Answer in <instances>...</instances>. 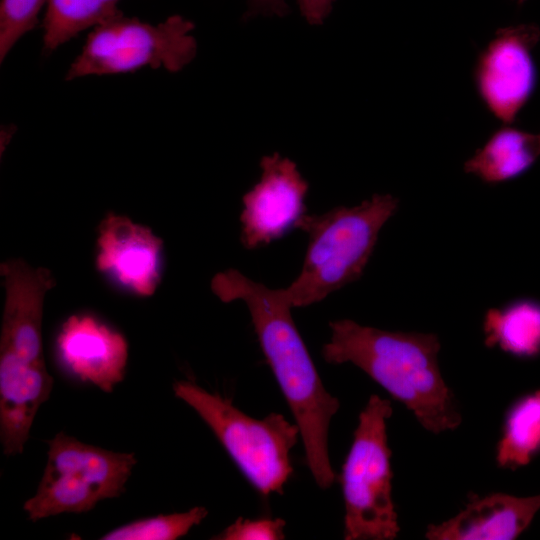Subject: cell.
<instances>
[{
	"label": "cell",
	"instance_id": "1",
	"mask_svg": "<svg viewBox=\"0 0 540 540\" xmlns=\"http://www.w3.org/2000/svg\"><path fill=\"white\" fill-rule=\"evenodd\" d=\"M213 293L225 303L243 301L261 350L300 430L306 462L321 489L336 479L328 453V432L339 400L324 388L291 316V307L271 289L235 269L217 273Z\"/></svg>",
	"mask_w": 540,
	"mask_h": 540
},
{
	"label": "cell",
	"instance_id": "2",
	"mask_svg": "<svg viewBox=\"0 0 540 540\" xmlns=\"http://www.w3.org/2000/svg\"><path fill=\"white\" fill-rule=\"evenodd\" d=\"M322 356L350 362L411 410L427 431L439 434L461 424L454 395L438 364L440 341L432 333L386 331L353 320L331 321Z\"/></svg>",
	"mask_w": 540,
	"mask_h": 540
},
{
	"label": "cell",
	"instance_id": "3",
	"mask_svg": "<svg viewBox=\"0 0 540 540\" xmlns=\"http://www.w3.org/2000/svg\"><path fill=\"white\" fill-rule=\"evenodd\" d=\"M398 204L391 194H374L353 207L305 214L297 224L308 235L304 263L288 287L276 289L278 296L291 308L304 307L360 279Z\"/></svg>",
	"mask_w": 540,
	"mask_h": 540
},
{
	"label": "cell",
	"instance_id": "4",
	"mask_svg": "<svg viewBox=\"0 0 540 540\" xmlns=\"http://www.w3.org/2000/svg\"><path fill=\"white\" fill-rule=\"evenodd\" d=\"M173 392L210 427L260 494L267 497L284 493V485L293 473L289 453L300 435L296 423L279 413L252 418L234 406L232 400L188 380L175 382Z\"/></svg>",
	"mask_w": 540,
	"mask_h": 540
},
{
	"label": "cell",
	"instance_id": "5",
	"mask_svg": "<svg viewBox=\"0 0 540 540\" xmlns=\"http://www.w3.org/2000/svg\"><path fill=\"white\" fill-rule=\"evenodd\" d=\"M392 412L388 399L372 394L359 414L340 475L346 540H391L400 530L387 441L386 423Z\"/></svg>",
	"mask_w": 540,
	"mask_h": 540
},
{
	"label": "cell",
	"instance_id": "6",
	"mask_svg": "<svg viewBox=\"0 0 540 540\" xmlns=\"http://www.w3.org/2000/svg\"><path fill=\"white\" fill-rule=\"evenodd\" d=\"M34 496L23 506L29 520L62 513H85L100 501L117 498L137 463L133 453L114 452L57 433Z\"/></svg>",
	"mask_w": 540,
	"mask_h": 540
},
{
	"label": "cell",
	"instance_id": "7",
	"mask_svg": "<svg viewBox=\"0 0 540 540\" xmlns=\"http://www.w3.org/2000/svg\"><path fill=\"white\" fill-rule=\"evenodd\" d=\"M193 30L194 24L181 15L153 25L122 14L92 29L66 79L127 73L147 66L178 72L196 56Z\"/></svg>",
	"mask_w": 540,
	"mask_h": 540
},
{
	"label": "cell",
	"instance_id": "8",
	"mask_svg": "<svg viewBox=\"0 0 540 540\" xmlns=\"http://www.w3.org/2000/svg\"><path fill=\"white\" fill-rule=\"evenodd\" d=\"M540 41L535 23L499 28L478 53L473 81L486 109L513 124L532 97L538 80L533 50Z\"/></svg>",
	"mask_w": 540,
	"mask_h": 540
},
{
	"label": "cell",
	"instance_id": "9",
	"mask_svg": "<svg viewBox=\"0 0 540 540\" xmlns=\"http://www.w3.org/2000/svg\"><path fill=\"white\" fill-rule=\"evenodd\" d=\"M260 180L242 198L241 242L246 249L283 237L305 213L308 183L296 164L279 153L262 157Z\"/></svg>",
	"mask_w": 540,
	"mask_h": 540
},
{
	"label": "cell",
	"instance_id": "10",
	"mask_svg": "<svg viewBox=\"0 0 540 540\" xmlns=\"http://www.w3.org/2000/svg\"><path fill=\"white\" fill-rule=\"evenodd\" d=\"M163 242L151 229L108 213L100 222L96 267L129 292L153 295L161 281Z\"/></svg>",
	"mask_w": 540,
	"mask_h": 540
},
{
	"label": "cell",
	"instance_id": "11",
	"mask_svg": "<svg viewBox=\"0 0 540 540\" xmlns=\"http://www.w3.org/2000/svg\"><path fill=\"white\" fill-rule=\"evenodd\" d=\"M58 358L74 377L110 393L125 376L124 336L90 314L70 316L56 340Z\"/></svg>",
	"mask_w": 540,
	"mask_h": 540
},
{
	"label": "cell",
	"instance_id": "12",
	"mask_svg": "<svg viewBox=\"0 0 540 540\" xmlns=\"http://www.w3.org/2000/svg\"><path fill=\"white\" fill-rule=\"evenodd\" d=\"M0 274L5 290L0 347L42 353L44 299L55 286L51 271L18 258L1 263Z\"/></svg>",
	"mask_w": 540,
	"mask_h": 540
},
{
	"label": "cell",
	"instance_id": "13",
	"mask_svg": "<svg viewBox=\"0 0 540 540\" xmlns=\"http://www.w3.org/2000/svg\"><path fill=\"white\" fill-rule=\"evenodd\" d=\"M539 510L540 494L472 496L456 516L430 525L425 537L429 540H511L527 529Z\"/></svg>",
	"mask_w": 540,
	"mask_h": 540
},
{
	"label": "cell",
	"instance_id": "14",
	"mask_svg": "<svg viewBox=\"0 0 540 540\" xmlns=\"http://www.w3.org/2000/svg\"><path fill=\"white\" fill-rule=\"evenodd\" d=\"M538 158L540 132L532 133L505 124L465 161L463 169L486 184H499L523 175Z\"/></svg>",
	"mask_w": 540,
	"mask_h": 540
},
{
	"label": "cell",
	"instance_id": "15",
	"mask_svg": "<svg viewBox=\"0 0 540 540\" xmlns=\"http://www.w3.org/2000/svg\"><path fill=\"white\" fill-rule=\"evenodd\" d=\"M487 347H499L517 357L540 354V301L521 298L486 311L483 321Z\"/></svg>",
	"mask_w": 540,
	"mask_h": 540
},
{
	"label": "cell",
	"instance_id": "16",
	"mask_svg": "<svg viewBox=\"0 0 540 540\" xmlns=\"http://www.w3.org/2000/svg\"><path fill=\"white\" fill-rule=\"evenodd\" d=\"M121 0H48L43 18V48L46 53L88 28H95L123 12Z\"/></svg>",
	"mask_w": 540,
	"mask_h": 540
},
{
	"label": "cell",
	"instance_id": "17",
	"mask_svg": "<svg viewBox=\"0 0 540 540\" xmlns=\"http://www.w3.org/2000/svg\"><path fill=\"white\" fill-rule=\"evenodd\" d=\"M539 451L540 390H537L519 399L508 411L496 448V462L502 468L515 470L529 464Z\"/></svg>",
	"mask_w": 540,
	"mask_h": 540
},
{
	"label": "cell",
	"instance_id": "18",
	"mask_svg": "<svg viewBox=\"0 0 540 540\" xmlns=\"http://www.w3.org/2000/svg\"><path fill=\"white\" fill-rule=\"evenodd\" d=\"M208 515V510L195 506L186 512L160 514L124 524L104 534L102 540H175L188 534Z\"/></svg>",
	"mask_w": 540,
	"mask_h": 540
},
{
	"label": "cell",
	"instance_id": "19",
	"mask_svg": "<svg viewBox=\"0 0 540 540\" xmlns=\"http://www.w3.org/2000/svg\"><path fill=\"white\" fill-rule=\"evenodd\" d=\"M48 0H1L0 3V61L31 31Z\"/></svg>",
	"mask_w": 540,
	"mask_h": 540
},
{
	"label": "cell",
	"instance_id": "20",
	"mask_svg": "<svg viewBox=\"0 0 540 540\" xmlns=\"http://www.w3.org/2000/svg\"><path fill=\"white\" fill-rule=\"evenodd\" d=\"M285 520L281 518L244 519L239 517L213 539L281 540L285 538Z\"/></svg>",
	"mask_w": 540,
	"mask_h": 540
},
{
	"label": "cell",
	"instance_id": "21",
	"mask_svg": "<svg viewBox=\"0 0 540 540\" xmlns=\"http://www.w3.org/2000/svg\"><path fill=\"white\" fill-rule=\"evenodd\" d=\"M335 0H297L301 14L312 25L322 24Z\"/></svg>",
	"mask_w": 540,
	"mask_h": 540
},
{
	"label": "cell",
	"instance_id": "22",
	"mask_svg": "<svg viewBox=\"0 0 540 540\" xmlns=\"http://www.w3.org/2000/svg\"><path fill=\"white\" fill-rule=\"evenodd\" d=\"M247 3L248 9L244 15L246 19L258 14L283 17L289 12L286 0H247Z\"/></svg>",
	"mask_w": 540,
	"mask_h": 540
},
{
	"label": "cell",
	"instance_id": "23",
	"mask_svg": "<svg viewBox=\"0 0 540 540\" xmlns=\"http://www.w3.org/2000/svg\"><path fill=\"white\" fill-rule=\"evenodd\" d=\"M518 5H522L526 0H515Z\"/></svg>",
	"mask_w": 540,
	"mask_h": 540
}]
</instances>
